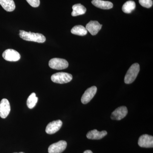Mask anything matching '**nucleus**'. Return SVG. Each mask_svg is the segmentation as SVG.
<instances>
[{
    "instance_id": "1",
    "label": "nucleus",
    "mask_w": 153,
    "mask_h": 153,
    "mask_svg": "<svg viewBox=\"0 0 153 153\" xmlns=\"http://www.w3.org/2000/svg\"><path fill=\"white\" fill-rule=\"evenodd\" d=\"M19 36L25 41H34L39 43H43L46 41V38L40 33L27 32L24 30H20Z\"/></svg>"
},
{
    "instance_id": "2",
    "label": "nucleus",
    "mask_w": 153,
    "mask_h": 153,
    "mask_svg": "<svg viewBox=\"0 0 153 153\" xmlns=\"http://www.w3.org/2000/svg\"><path fill=\"white\" fill-rule=\"evenodd\" d=\"M140 70V65L137 63H134L130 67L125 76L124 82L126 84H130L134 81Z\"/></svg>"
},
{
    "instance_id": "3",
    "label": "nucleus",
    "mask_w": 153,
    "mask_h": 153,
    "mask_svg": "<svg viewBox=\"0 0 153 153\" xmlns=\"http://www.w3.org/2000/svg\"><path fill=\"white\" fill-rule=\"evenodd\" d=\"M72 79V75L66 72H58L53 74L51 76V80L52 81L59 84L68 83L70 82Z\"/></svg>"
},
{
    "instance_id": "4",
    "label": "nucleus",
    "mask_w": 153,
    "mask_h": 153,
    "mask_svg": "<svg viewBox=\"0 0 153 153\" xmlns=\"http://www.w3.org/2000/svg\"><path fill=\"white\" fill-rule=\"evenodd\" d=\"M49 65L50 68L56 70H62L67 68L68 63L67 60L60 58H54L49 61Z\"/></svg>"
},
{
    "instance_id": "5",
    "label": "nucleus",
    "mask_w": 153,
    "mask_h": 153,
    "mask_svg": "<svg viewBox=\"0 0 153 153\" xmlns=\"http://www.w3.org/2000/svg\"><path fill=\"white\" fill-rule=\"evenodd\" d=\"M2 57L4 59L8 61H17L21 58L19 52L13 49H7L3 53Z\"/></svg>"
},
{
    "instance_id": "6",
    "label": "nucleus",
    "mask_w": 153,
    "mask_h": 153,
    "mask_svg": "<svg viewBox=\"0 0 153 153\" xmlns=\"http://www.w3.org/2000/svg\"><path fill=\"white\" fill-rule=\"evenodd\" d=\"M67 143L65 141L60 140L52 144L48 148L49 153H61L66 149Z\"/></svg>"
},
{
    "instance_id": "7",
    "label": "nucleus",
    "mask_w": 153,
    "mask_h": 153,
    "mask_svg": "<svg viewBox=\"0 0 153 153\" xmlns=\"http://www.w3.org/2000/svg\"><path fill=\"white\" fill-rule=\"evenodd\" d=\"M126 107L122 106L116 108L111 114V118L113 120H120L124 118L128 114Z\"/></svg>"
},
{
    "instance_id": "8",
    "label": "nucleus",
    "mask_w": 153,
    "mask_h": 153,
    "mask_svg": "<svg viewBox=\"0 0 153 153\" xmlns=\"http://www.w3.org/2000/svg\"><path fill=\"white\" fill-rule=\"evenodd\" d=\"M97 91V88L95 86L88 88L85 91L81 97V102L84 104H86L89 102L93 98Z\"/></svg>"
},
{
    "instance_id": "9",
    "label": "nucleus",
    "mask_w": 153,
    "mask_h": 153,
    "mask_svg": "<svg viewBox=\"0 0 153 153\" xmlns=\"http://www.w3.org/2000/svg\"><path fill=\"white\" fill-rule=\"evenodd\" d=\"M10 105L7 99H3L0 102V117L2 118H6L10 111Z\"/></svg>"
},
{
    "instance_id": "10",
    "label": "nucleus",
    "mask_w": 153,
    "mask_h": 153,
    "mask_svg": "<svg viewBox=\"0 0 153 153\" xmlns=\"http://www.w3.org/2000/svg\"><path fill=\"white\" fill-rule=\"evenodd\" d=\"M138 145L141 147L153 148V137L148 134L141 136L139 139Z\"/></svg>"
},
{
    "instance_id": "11",
    "label": "nucleus",
    "mask_w": 153,
    "mask_h": 153,
    "mask_svg": "<svg viewBox=\"0 0 153 153\" xmlns=\"http://www.w3.org/2000/svg\"><path fill=\"white\" fill-rule=\"evenodd\" d=\"M63 123L62 121L57 120L54 121L47 125L46 128V131L47 134H52L58 131L62 127Z\"/></svg>"
},
{
    "instance_id": "12",
    "label": "nucleus",
    "mask_w": 153,
    "mask_h": 153,
    "mask_svg": "<svg viewBox=\"0 0 153 153\" xmlns=\"http://www.w3.org/2000/svg\"><path fill=\"white\" fill-rule=\"evenodd\" d=\"M102 25L97 21H90L86 25V30L92 36H95L101 30Z\"/></svg>"
},
{
    "instance_id": "13",
    "label": "nucleus",
    "mask_w": 153,
    "mask_h": 153,
    "mask_svg": "<svg viewBox=\"0 0 153 153\" xmlns=\"http://www.w3.org/2000/svg\"><path fill=\"white\" fill-rule=\"evenodd\" d=\"M107 134V132L105 131H99L97 130L94 129L88 132L86 135V137L87 138L91 140H100Z\"/></svg>"
},
{
    "instance_id": "14",
    "label": "nucleus",
    "mask_w": 153,
    "mask_h": 153,
    "mask_svg": "<svg viewBox=\"0 0 153 153\" xmlns=\"http://www.w3.org/2000/svg\"><path fill=\"white\" fill-rule=\"evenodd\" d=\"M92 4L97 7L103 10H109L112 8L113 4L112 3L108 1L102 0H92L91 1Z\"/></svg>"
},
{
    "instance_id": "15",
    "label": "nucleus",
    "mask_w": 153,
    "mask_h": 153,
    "mask_svg": "<svg viewBox=\"0 0 153 153\" xmlns=\"http://www.w3.org/2000/svg\"><path fill=\"white\" fill-rule=\"evenodd\" d=\"M72 11L71 16H77L83 15L86 11V8L80 4H76L72 6Z\"/></svg>"
},
{
    "instance_id": "16",
    "label": "nucleus",
    "mask_w": 153,
    "mask_h": 153,
    "mask_svg": "<svg viewBox=\"0 0 153 153\" xmlns=\"http://www.w3.org/2000/svg\"><path fill=\"white\" fill-rule=\"evenodd\" d=\"M0 4L7 12H12L16 8L13 0H0Z\"/></svg>"
},
{
    "instance_id": "17",
    "label": "nucleus",
    "mask_w": 153,
    "mask_h": 153,
    "mask_svg": "<svg viewBox=\"0 0 153 153\" xmlns=\"http://www.w3.org/2000/svg\"><path fill=\"white\" fill-rule=\"evenodd\" d=\"M71 32L74 35L84 36L87 34L88 31L86 28L82 25H76L72 28Z\"/></svg>"
},
{
    "instance_id": "18",
    "label": "nucleus",
    "mask_w": 153,
    "mask_h": 153,
    "mask_svg": "<svg viewBox=\"0 0 153 153\" xmlns=\"http://www.w3.org/2000/svg\"><path fill=\"white\" fill-rule=\"evenodd\" d=\"M136 7V4L133 1H128L126 2L122 7V10L125 13H131Z\"/></svg>"
},
{
    "instance_id": "19",
    "label": "nucleus",
    "mask_w": 153,
    "mask_h": 153,
    "mask_svg": "<svg viewBox=\"0 0 153 153\" xmlns=\"http://www.w3.org/2000/svg\"><path fill=\"white\" fill-rule=\"evenodd\" d=\"M38 101V98L36 96L35 93H33L30 94L27 100V105L30 109H32L36 106Z\"/></svg>"
},
{
    "instance_id": "20",
    "label": "nucleus",
    "mask_w": 153,
    "mask_h": 153,
    "mask_svg": "<svg viewBox=\"0 0 153 153\" xmlns=\"http://www.w3.org/2000/svg\"><path fill=\"white\" fill-rule=\"evenodd\" d=\"M140 4L143 7L149 8L153 5L152 0H139Z\"/></svg>"
},
{
    "instance_id": "21",
    "label": "nucleus",
    "mask_w": 153,
    "mask_h": 153,
    "mask_svg": "<svg viewBox=\"0 0 153 153\" xmlns=\"http://www.w3.org/2000/svg\"><path fill=\"white\" fill-rule=\"evenodd\" d=\"M28 4L33 7H37L40 5V0H26Z\"/></svg>"
},
{
    "instance_id": "22",
    "label": "nucleus",
    "mask_w": 153,
    "mask_h": 153,
    "mask_svg": "<svg viewBox=\"0 0 153 153\" xmlns=\"http://www.w3.org/2000/svg\"><path fill=\"white\" fill-rule=\"evenodd\" d=\"M83 153H93L90 150H86Z\"/></svg>"
},
{
    "instance_id": "23",
    "label": "nucleus",
    "mask_w": 153,
    "mask_h": 153,
    "mask_svg": "<svg viewBox=\"0 0 153 153\" xmlns=\"http://www.w3.org/2000/svg\"><path fill=\"white\" fill-rule=\"evenodd\" d=\"M25 153L22 152H20V153Z\"/></svg>"
}]
</instances>
